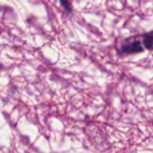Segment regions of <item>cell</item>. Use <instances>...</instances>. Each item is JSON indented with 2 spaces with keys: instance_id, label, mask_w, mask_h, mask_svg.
Masks as SVG:
<instances>
[{
  "instance_id": "6da1fadb",
  "label": "cell",
  "mask_w": 153,
  "mask_h": 153,
  "mask_svg": "<svg viewBox=\"0 0 153 153\" xmlns=\"http://www.w3.org/2000/svg\"><path fill=\"white\" fill-rule=\"evenodd\" d=\"M144 49L145 48L141 40L133 39L132 41H126V43H124L121 46V48H119V52H120V54L130 55V54L141 53Z\"/></svg>"
},
{
  "instance_id": "3957f363",
  "label": "cell",
  "mask_w": 153,
  "mask_h": 153,
  "mask_svg": "<svg viewBox=\"0 0 153 153\" xmlns=\"http://www.w3.org/2000/svg\"><path fill=\"white\" fill-rule=\"evenodd\" d=\"M59 2H60V4L63 6V8L67 12V13L68 14H70V13H72V7H71V5H70V4H69V2H68V0H59Z\"/></svg>"
},
{
  "instance_id": "7a4b0ae2",
  "label": "cell",
  "mask_w": 153,
  "mask_h": 153,
  "mask_svg": "<svg viewBox=\"0 0 153 153\" xmlns=\"http://www.w3.org/2000/svg\"><path fill=\"white\" fill-rule=\"evenodd\" d=\"M152 39L153 35L152 32H148V33H145L143 35V45L144 47V48L146 49H149V50H152Z\"/></svg>"
}]
</instances>
